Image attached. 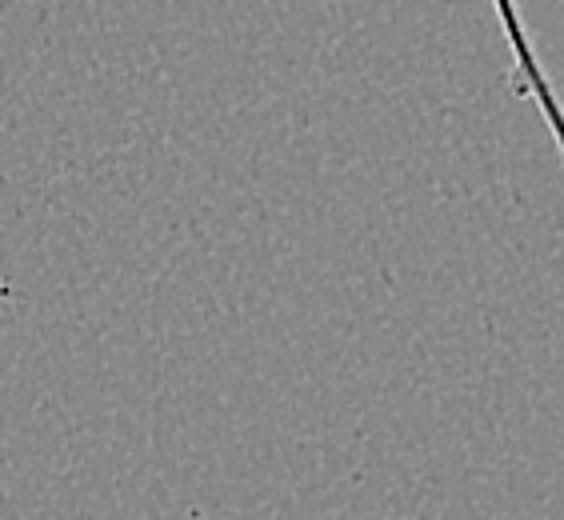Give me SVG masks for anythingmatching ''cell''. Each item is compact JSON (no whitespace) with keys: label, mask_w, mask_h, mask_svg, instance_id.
<instances>
[]
</instances>
